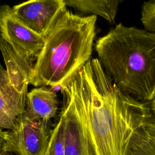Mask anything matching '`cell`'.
Returning a JSON list of instances; mask_svg holds the SVG:
<instances>
[{"label":"cell","instance_id":"cell-2","mask_svg":"<svg viewBox=\"0 0 155 155\" xmlns=\"http://www.w3.org/2000/svg\"><path fill=\"white\" fill-rule=\"evenodd\" d=\"M105 73L123 93L137 101L155 97V32L122 23L95 43Z\"/></svg>","mask_w":155,"mask_h":155},{"label":"cell","instance_id":"cell-12","mask_svg":"<svg viewBox=\"0 0 155 155\" xmlns=\"http://www.w3.org/2000/svg\"><path fill=\"white\" fill-rule=\"evenodd\" d=\"M127 155H155V119L134 133Z\"/></svg>","mask_w":155,"mask_h":155},{"label":"cell","instance_id":"cell-6","mask_svg":"<svg viewBox=\"0 0 155 155\" xmlns=\"http://www.w3.org/2000/svg\"><path fill=\"white\" fill-rule=\"evenodd\" d=\"M12 8L21 22L44 38L67 9L64 0L29 1L16 4Z\"/></svg>","mask_w":155,"mask_h":155},{"label":"cell","instance_id":"cell-1","mask_svg":"<svg viewBox=\"0 0 155 155\" xmlns=\"http://www.w3.org/2000/svg\"><path fill=\"white\" fill-rule=\"evenodd\" d=\"M72 81L94 155H127L134 133L155 119L150 106L121 91L97 58Z\"/></svg>","mask_w":155,"mask_h":155},{"label":"cell","instance_id":"cell-15","mask_svg":"<svg viewBox=\"0 0 155 155\" xmlns=\"http://www.w3.org/2000/svg\"><path fill=\"white\" fill-rule=\"evenodd\" d=\"M150 108H151V110L153 114L155 116V97L151 101V103L150 105Z\"/></svg>","mask_w":155,"mask_h":155},{"label":"cell","instance_id":"cell-7","mask_svg":"<svg viewBox=\"0 0 155 155\" xmlns=\"http://www.w3.org/2000/svg\"><path fill=\"white\" fill-rule=\"evenodd\" d=\"M0 51L11 84L19 93L27 95L28 85L33 76L34 61L36 58L1 36Z\"/></svg>","mask_w":155,"mask_h":155},{"label":"cell","instance_id":"cell-16","mask_svg":"<svg viewBox=\"0 0 155 155\" xmlns=\"http://www.w3.org/2000/svg\"><path fill=\"white\" fill-rule=\"evenodd\" d=\"M0 155H13V153H10V152H7V151H3L2 152Z\"/></svg>","mask_w":155,"mask_h":155},{"label":"cell","instance_id":"cell-11","mask_svg":"<svg viewBox=\"0 0 155 155\" xmlns=\"http://www.w3.org/2000/svg\"><path fill=\"white\" fill-rule=\"evenodd\" d=\"M66 6L82 13L99 15L111 24L115 23L119 4L122 0H64Z\"/></svg>","mask_w":155,"mask_h":155},{"label":"cell","instance_id":"cell-17","mask_svg":"<svg viewBox=\"0 0 155 155\" xmlns=\"http://www.w3.org/2000/svg\"><path fill=\"white\" fill-rule=\"evenodd\" d=\"M4 68L2 67V66L1 65V62H0V71L1 70H2Z\"/></svg>","mask_w":155,"mask_h":155},{"label":"cell","instance_id":"cell-3","mask_svg":"<svg viewBox=\"0 0 155 155\" xmlns=\"http://www.w3.org/2000/svg\"><path fill=\"white\" fill-rule=\"evenodd\" d=\"M97 16H81L66 9L46 36L36 58L30 84L68 85L91 60Z\"/></svg>","mask_w":155,"mask_h":155},{"label":"cell","instance_id":"cell-13","mask_svg":"<svg viewBox=\"0 0 155 155\" xmlns=\"http://www.w3.org/2000/svg\"><path fill=\"white\" fill-rule=\"evenodd\" d=\"M64 133L65 117L62 111L58 123L51 130L44 155H64Z\"/></svg>","mask_w":155,"mask_h":155},{"label":"cell","instance_id":"cell-9","mask_svg":"<svg viewBox=\"0 0 155 155\" xmlns=\"http://www.w3.org/2000/svg\"><path fill=\"white\" fill-rule=\"evenodd\" d=\"M27 95L19 93L12 85L5 69L0 71V129L13 128L26 108Z\"/></svg>","mask_w":155,"mask_h":155},{"label":"cell","instance_id":"cell-14","mask_svg":"<svg viewBox=\"0 0 155 155\" xmlns=\"http://www.w3.org/2000/svg\"><path fill=\"white\" fill-rule=\"evenodd\" d=\"M6 139V131L0 129V154L3 152V147Z\"/></svg>","mask_w":155,"mask_h":155},{"label":"cell","instance_id":"cell-4","mask_svg":"<svg viewBox=\"0 0 155 155\" xmlns=\"http://www.w3.org/2000/svg\"><path fill=\"white\" fill-rule=\"evenodd\" d=\"M51 132L47 122L32 120L24 111L17 118L13 128L6 131L3 151L16 155H44Z\"/></svg>","mask_w":155,"mask_h":155},{"label":"cell","instance_id":"cell-5","mask_svg":"<svg viewBox=\"0 0 155 155\" xmlns=\"http://www.w3.org/2000/svg\"><path fill=\"white\" fill-rule=\"evenodd\" d=\"M61 89L66 97L62 110L65 117L64 155H94L73 81Z\"/></svg>","mask_w":155,"mask_h":155},{"label":"cell","instance_id":"cell-8","mask_svg":"<svg viewBox=\"0 0 155 155\" xmlns=\"http://www.w3.org/2000/svg\"><path fill=\"white\" fill-rule=\"evenodd\" d=\"M0 36L36 58L45 39L21 22L15 16L13 8L6 4L0 5Z\"/></svg>","mask_w":155,"mask_h":155},{"label":"cell","instance_id":"cell-10","mask_svg":"<svg viewBox=\"0 0 155 155\" xmlns=\"http://www.w3.org/2000/svg\"><path fill=\"white\" fill-rule=\"evenodd\" d=\"M58 105L56 93L45 86H42L34 88L28 92L25 111L32 120L48 122L56 116Z\"/></svg>","mask_w":155,"mask_h":155}]
</instances>
